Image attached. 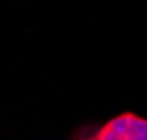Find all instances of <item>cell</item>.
I'll return each instance as SVG.
<instances>
[{"instance_id":"obj_1","label":"cell","mask_w":147,"mask_h":140,"mask_svg":"<svg viewBox=\"0 0 147 140\" xmlns=\"http://www.w3.org/2000/svg\"><path fill=\"white\" fill-rule=\"evenodd\" d=\"M94 140H147V118L125 113L101 126Z\"/></svg>"}]
</instances>
